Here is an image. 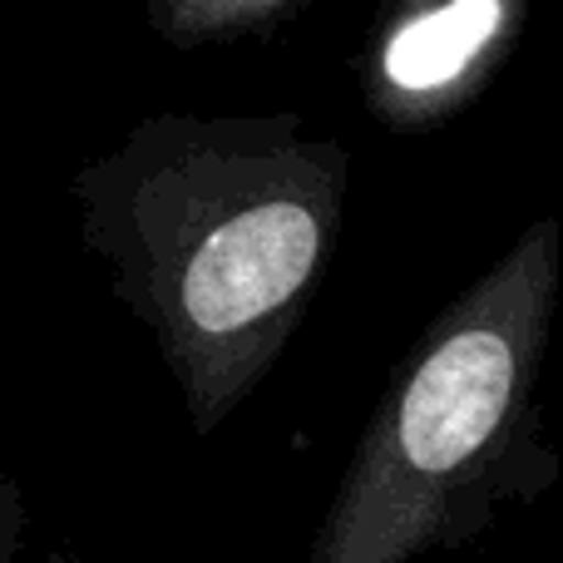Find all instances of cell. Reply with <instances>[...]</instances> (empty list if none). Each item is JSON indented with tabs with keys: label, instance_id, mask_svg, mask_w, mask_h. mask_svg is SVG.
<instances>
[{
	"label": "cell",
	"instance_id": "cell-1",
	"mask_svg": "<svg viewBox=\"0 0 563 563\" xmlns=\"http://www.w3.org/2000/svg\"><path fill=\"white\" fill-rule=\"evenodd\" d=\"M346 194L351 148L297 109H164L75 168V233L154 341L194 435H218L297 341Z\"/></svg>",
	"mask_w": 563,
	"mask_h": 563
},
{
	"label": "cell",
	"instance_id": "cell-2",
	"mask_svg": "<svg viewBox=\"0 0 563 563\" xmlns=\"http://www.w3.org/2000/svg\"><path fill=\"white\" fill-rule=\"evenodd\" d=\"M563 297V223L534 218L400 351L331 489L307 563H416L485 539L549 495L563 455L544 366Z\"/></svg>",
	"mask_w": 563,
	"mask_h": 563
},
{
	"label": "cell",
	"instance_id": "cell-3",
	"mask_svg": "<svg viewBox=\"0 0 563 563\" xmlns=\"http://www.w3.org/2000/svg\"><path fill=\"white\" fill-rule=\"evenodd\" d=\"M534 0H380L351 49L371 124L416 139L465 119L509 69Z\"/></svg>",
	"mask_w": 563,
	"mask_h": 563
},
{
	"label": "cell",
	"instance_id": "cell-4",
	"mask_svg": "<svg viewBox=\"0 0 563 563\" xmlns=\"http://www.w3.org/2000/svg\"><path fill=\"white\" fill-rule=\"evenodd\" d=\"M307 0H144V25L168 49H213L273 40Z\"/></svg>",
	"mask_w": 563,
	"mask_h": 563
},
{
	"label": "cell",
	"instance_id": "cell-5",
	"mask_svg": "<svg viewBox=\"0 0 563 563\" xmlns=\"http://www.w3.org/2000/svg\"><path fill=\"white\" fill-rule=\"evenodd\" d=\"M20 539H25V499H20V489L10 485L5 475H0V563L15 559Z\"/></svg>",
	"mask_w": 563,
	"mask_h": 563
},
{
	"label": "cell",
	"instance_id": "cell-6",
	"mask_svg": "<svg viewBox=\"0 0 563 563\" xmlns=\"http://www.w3.org/2000/svg\"><path fill=\"white\" fill-rule=\"evenodd\" d=\"M45 563H85V559H75V554H45Z\"/></svg>",
	"mask_w": 563,
	"mask_h": 563
}]
</instances>
